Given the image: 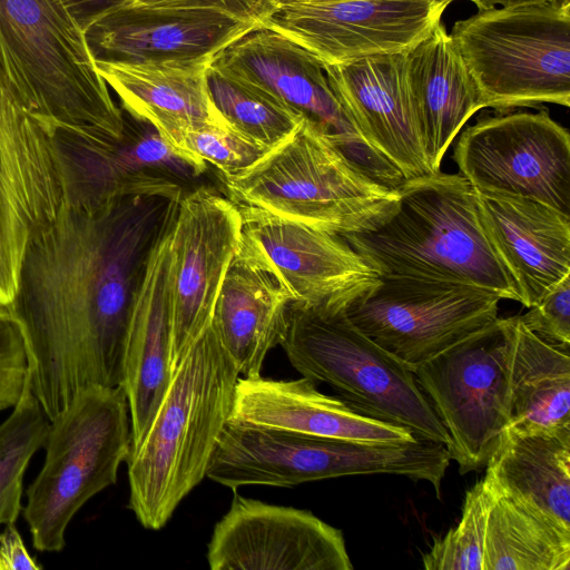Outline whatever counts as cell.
<instances>
[{"label":"cell","mask_w":570,"mask_h":570,"mask_svg":"<svg viewBox=\"0 0 570 570\" xmlns=\"http://www.w3.org/2000/svg\"><path fill=\"white\" fill-rule=\"evenodd\" d=\"M184 193L176 180L135 175L96 207L62 205L28 242L8 308L49 421L87 387L122 385L136 293Z\"/></svg>","instance_id":"6da1fadb"},{"label":"cell","mask_w":570,"mask_h":570,"mask_svg":"<svg viewBox=\"0 0 570 570\" xmlns=\"http://www.w3.org/2000/svg\"><path fill=\"white\" fill-rule=\"evenodd\" d=\"M238 379L209 325L175 368L149 430L127 460L129 507L145 529L164 528L206 478Z\"/></svg>","instance_id":"7a4b0ae2"},{"label":"cell","mask_w":570,"mask_h":570,"mask_svg":"<svg viewBox=\"0 0 570 570\" xmlns=\"http://www.w3.org/2000/svg\"><path fill=\"white\" fill-rule=\"evenodd\" d=\"M397 191L396 208L381 225L341 236L380 276L462 283L521 303L463 176L439 170L405 180Z\"/></svg>","instance_id":"3957f363"},{"label":"cell","mask_w":570,"mask_h":570,"mask_svg":"<svg viewBox=\"0 0 570 570\" xmlns=\"http://www.w3.org/2000/svg\"><path fill=\"white\" fill-rule=\"evenodd\" d=\"M219 177L237 204L338 236L376 228L399 203L397 188L362 173L305 118L254 165Z\"/></svg>","instance_id":"277c9868"},{"label":"cell","mask_w":570,"mask_h":570,"mask_svg":"<svg viewBox=\"0 0 570 570\" xmlns=\"http://www.w3.org/2000/svg\"><path fill=\"white\" fill-rule=\"evenodd\" d=\"M0 62L51 128L121 138V107L62 0H0Z\"/></svg>","instance_id":"5b68a950"},{"label":"cell","mask_w":570,"mask_h":570,"mask_svg":"<svg viewBox=\"0 0 570 570\" xmlns=\"http://www.w3.org/2000/svg\"><path fill=\"white\" fill-rule=\"evenodd\" d=\"M279 345L297 372L332 386L354 411L450 445L414 373L361 332L344 309L291 303Z\"/></svg>","instance_id":"8992f818"},{"label":"cell","mask_w":570,"mask_h":570,"mask_svg":"<svg viewBox=\"0 0 570 570\" xmlns=\"http://www.w3.org/2000/svg\"><path fill=\"white\" fill-rule=\"evenodd\" d=\"M449 463L443 444L419 438L374 444L228 420L206 476L235 490L253 484L288 488L346 475L392 474L426 481L439 491Z\"/></svg>","instance_id":"52a82bcc"},{"label":"cell","mask_w":570,"mask_h":570,"mask_svg":"<svg viewBox=\"0 0 570 570\" xmlns=\"http://www.w3.org/2000/svg\"><path fill=\"white\" fill-rule=\"evenodd\" d=\"M43 465L27 490L23 517L33 548L59 552L69 522L94 495L117 481L131 448L121 386H90L49 422Z\"/></svg>","instance_id":"ba28073f"},{"label":"cell","mask_w":570,"mask_h":570,"mask_svg":"<svg viewBox=\"0 0 570 570\" xmlns=\"http://www.w3.org/2000/svg\"><path fill=\"white\" fill-rule=\"evenodd\" d=\"M450 36L483 108L570 106V1L479 10Z\"/></svg>","instance_id":"9c48e42d"},{"label":"cell","mask_w":570,"mask_h":570,"mask_svg":"<svg viewBox=\"0 0 570 570\" xmlns=\"http://www.w3.org/2000/svg\"><path fill=\"white\" fill-rule=\"evenodd\" d=\"M513 321L497 317L413 371L448 431V452L461 474L485 468L507 433Z\"/></svg>","instance_id":"30bf717a"},{"label":"cell","mask_w":570,"mask_h":570,"mask_svg":"<svg viewBox=\"0 0 570 570\" xmlns=\"http://www.w3.org/2000/svg\"><path fill=\"white\" fill-rule=\"evenodd\" d=\"M501 299L462 283L380 276L344 312L361 332L413 372L492 323Z\"/></svg>","instance_id":"8fae6325"},{"label":"cell","mask_w":570,"mask_h":570,"mask_svg":"<svg viewBox=\"0 0 570 570\" xmlns=\"http://www.w3.org/2000/svg\"><path fill=\"white\" fill-rule=\"evenodd\" d=\"M210 65L266 91L314 122L376 183L396 189L406 180L352 124L331 88L324 63L287 36L257 24L217 52Z\"/></svg>","instance_id":"7c38bea8"},{"label":"cell","mask_w":570,"mask_h":570,"mask_svg":"<svg viewBox=\"0 0 570 570\" xmlns=\"http://www.w3.org/2000/svg\"><path fill=\"white\" fill-rule=\"evenodd\" d=\"M62 204L51 126L0 62V306L14 297L28 242Z\"/></svg>","instance_id":"4fadbf2b"},{"label":"cell","mask_w":570,"mask_h":570,"mask_svg":"<svg viewBox=\"0 0 570 570\" xmlns=\"http://www.w3.org/2000/svg\"><path fill=\"white\" fill-rule=\"evenodd\" d=\"M453 158L476 193L529 198L570 216V136L547 109L479 118Z\"/></svg>","instance_id":"5bb4252c"},{"label":"cell","mask_w":570,"mask_h":570,"mask_svg":"<svg viewBox=\"0 0 570 570\" xmlns=\"http://www.w3.org/2000/svg\"><path fill=\"white\" fill-rule=\"evenodd\" d=\"M237 206L242 224L235 258L273 276L292 303L344 309L380 279L341 236L255 206Z\"/></svg>","instance_id":"9a60e30c"},{"label":"cell","mask_w":570,"mask_h":570,"mask_svg":"<svg viewBox=\"0 0 570 570\" xmlns=\"http://www.w3.org/2000/svg\"><path fill=\"white\" fill-rule=\"evenodd\" d=\"M240 224L237 204L213 187L198 186L180 198L171 228L174 370L212 323L237 253Z\"/></svg>","instance_id":"2e32d148"},{"label":"cell","mask_w":570,"mask_h":570,"mask_svg":"<svg viewBox=\"0 0 570 570\" xmlns=\"http://www.w3.org/2000/svg\"><path fill=\"white\" fill-rule=\"evenodd\" d=\"M448 0H337L278 8L266 24L324 65L405 52L441 22Z\"/></svg>","instance_id":"e0dca14e"},{"label":"cell","mask_w":570,"mask_h":570,"mask_svg":"<svg viewBox=\"0 0 570 570\" xmlns=\"http://www.w3.org/2000/svg\"><path fill=\"white\" fill-rule=\"evenodd\" d=\"M212 570H351L343 532L311 511L234 494L207 549Z\"/></svg>","instance_id":"ac0fdd59"},{"label":"cell","mask_w":570,"mask_h":570,"mask_svg":"<svg viewBox=\"0 0 570 570\" xmlns=\"http://www.w3.org/2000/svg\"><path fill=\"white\" fill-rule=\"evenodd\" d=\"M255 26L217 10L129 2L92 22L85 37L95 62L212 61Z\"/></svg>","instance_id":"d6986e66"},{"label":"cell","mask_w":570,"mask_h":570,"mask_svg":"<svg viewBox=\"0 0 570 570\" xmlns=\"http://www.w3.org/2000/svg\"><path fill=\"white\" fill-rule=\"evenodd\" d=\"M343 110L363 138L405 177L434 174L424 153L404 69V52L324 65Z\"/></svg>","instance_id":"ffe728a7"},{"label":"cell","mask_w":570,"mask_h":570,"mask_svg":"<svg viewBox=\"0 0 570 570\" xmlns=\"http://www.w3.org/2000/svg\"><path fill=\"white\" fill-rule=\"evenodd\" d=\"M171 228L150 255L136 293L127 334L121 387L128 402L132 448L140 444L149 430L175 371L171 354Z\"/></svg>","instance_id":"44dd1931"},{"label":"cell","mask_w":570,"mask_h":570,"mask_svg":"<svg viewBox=\"0 0 570 570\" xmlns=\"http://www.w3.org/2000/svg\"><path fill=\"white\" fill-rule=\"evenodd\" d=\"M476 194L488 238L529 308L570 275V216L529 198Z\"/></svg>","instance_id":"7402d4cb"},{"label":"cell","mask_w":570,"mask_h":570,"mask_svg":"<svg viewBox=\"0 0 570 570\" xmlns=\"http://www.w3.org/2000/svg\"><path fill=\"white\" fill-rule=\"evenodd\" d=\"M309 435L374 444L414 441L406 429L365 416L341 399L325 395L307 377H239L230 419Z\"/></svg>","instance_id":"603a6c76"},{"label":"cell","mask_w":570,"mask_h":570,"mask_svg":"<svg viewBox=\"0 0 570 570\" xmlns=\"http://www.w3.org/2000/svg\"><path fill=\"white\" fill-rule=\"evenodd\" d=\"M209 63L96 62V67L120 99L121 109L151 125L170 146L178 149L187 130L206 124L226 122L208 91Z\"/></svg>","instance_id":"cb8c5ba5"},{"label":"cell","mask_w":570,"mask_h":570,"mask_svg":"<svg viewBox=\"0 0 570 570\" xmlns=\"http://www.w3.org/2000/svg\"><path fill=\"white\" fill-rule=\"evenodd\" d=\"M404 69L424 153L436 173L458 132L483 105L441 22L404 52Z\"/></svg>","instance_id":"d4e9b609"},{"label":"cell","mask_w":570,"mask_h":570,"mask_svg":"<svg viewBox=\"0 0 570 570\" xmlns=\"http://www.w3.org/2000/svg\"><path fill=\"white\" fill-rule=\"evenodd\" d=\"M292 298L268 273L234 258L215 304L212 327L239 375H261L279 345Z\"/></svg>","instance_id":"484cf974"},{"label":"cell","mask_w":570,"mask_h":570,"mask_svg":"<svg viewBox=\"0 0 570 570\" xmlns=\"http://www.w3.org/2000/svg\"><path fill=\"white\" fill-rule=\"evenodd\" d=\"M484 476L570 533V429L507 432Z\"/></svg>","instance_id":"4316f807"},{"label":"cell","mask_w":570,"mask_h":570,"mask_svg":"<svg viewBox=\"0 0 570 570\" xmlns=\"http://www.w3.org/2000/svg\"><path fill=\"white\" fill-rule=\"evenodd\" d=\"M507 432L570 429L569 350L549 344L514 316L509 353Z\"/></svg>","instance_id":"83f0119b"},{"label":"cell","mask_w":570,"mask_h":570,"mask_svg":"<svg viewBox=\"0 0 570 570\" xmlns=\"http://www.w3.org/2000/svg\"><path fill=\"white\" fill-rule=\"evenodd\" d=\"M482 480L489 501L483 570H569L570 533Z\"/></svg>","instance_id":"f1b7e54d"},{"label":"cell","mask_w":570,"mask_h":570,"mask_svg":"<svg viewBox=\"0 0 570 570\" xmlns=\"http://www.w3.org/2000/svg\"><path fill=\"white\" fill-rule=\"evenodd\" d=\"M207 85L212 101L226 122L269 149L287 139L303 120L299 114L272 95L210 63Z\"/></svg>","instance_id":"f546056e"},{"label":"cell","mask_w":570,"mask_h":570,"mask_svg":"<svg viewBox=\"0 0 570 570\" xmlns=\"http://www.w3.org/2000/svg\"><path fill=\"white\" fill-rule=\"evenodd\" d=\"M0 424V524H14L21 507L23 475L33 454L45 445L49 419L26 390Z\"/></svg>","instance_id":"4dcf8cb0"},{"label":"cell","mask_w":570,"mask_h":570,"mask_svg":"<svg viewBox=\"0 0 570 570\" xmlns=\"http://www.w3.org/2000/svg\"><path fill=\"white\" fill-rule=\"evenodd\" d=\"M488 493L483 480L465 492L462 515L455 528L435 538L422 554L426 570H483Z\"/></svg>","instance_id":"1f68e13d"},{"label":"cell","mask_w":570,"mask_h":570,"mask_svg":"<svg viewBox=\"0 0 570 570\" xmlns=\"http://www.w3.org/2000/svg\"><path fill=\"white\" fill-rule=\"evenodd\" d=\"M178 149L213 165L223 176H233L247 169L271 150L239 134L227 122L206 124L187 130Z\"/></svg>","instance_id":"d6a6232c"},{"label":"cell","mask_w":570,"mask_h":570,"mask_svg":"<svg viewBox=\"0 0 570 570\" xmlns=\"http://www.w3.org/2000/svg\"><path fill=\"white\" fill-rule=\"evenodd\" d=\"M29 386V362L20 326L8 306H0V412L13 407Z\"/></svg>","instance_id":"836d02e7"},{"label":"cell","mask_w":570,"mask_h":570,"mask_svg":"<svg viewBox=\"0 0 570 570\" xmlns=\"http://www.w3.org/2000/svg\"><path fill=\"white\" fill-rule=\"evenodd\" d=\"M523 325L544 342L569 350L570 275L562 278L529 311L519 316Z\"/></svg>","instance_id":"e575fe53"},{"label":"cell","mask_w":570,"mask_h":570,"mask_svg":"<svg viewBox=\"0 0 570 570\" xmlns=\"http://www.w3.org/2000/svg\"><path fill=\"white\" fill-rule=\"evenodd\" d=\"M131 3L158 8H198L222 11L242 21L261 24L277 7L274 0H132Z\"/></svg>","instance_id":"d590c367"},{"label":"cell","mask_w":570,"mask_h":570,"mask_svg":"<svg viewBox=\"0 0 570 570\" xmlns=\"http://www.w3.org/2000/svg\"><path fill=\"white\" fill-rule=\"evenodd\" d=\"M0 557L4 570L41 569L36 560L29 554L14 524H7L6 529L0 534Z\"/></svg>","instance_id":"8d00e7d4"},{"label":"cell","mask_w":570,"mask_h":570,"mask_svg":"<svg viewBox=\"0 0 570 570\" xmlns=\"http://www.w3.org/2000/svg\"><path fill=\"white\" fill-rule=\"evenodd\" d=\"M131 1L132 0H62L67 10L83 31L100 17Z\"/></svg>","instance_id":"74e56055"},{"label":"cell","mask_w":570,"mask_h":570,"mask_svg":"<svg viewBox=\"0 0 570 570\" xmlns=\"http://www.w3.org/2000/svg\"><path fill=\"white\" fill-rule=\"evenodd\" d=\"M476 6L479 10H489L493 8L519 7L529 4H540L552 1L570 0H469Z\"/></svg>","instance_id":"f35d334b"},{"label":"cell","mask_w":570,"mask_h":570,"mask_svg":"<svg viewBox=\"0 0 570 570\" xmlns=\"http://www.w3.org/2000/svg\"><path fill=\"white\" fill-rule=\"evenodd\" d=\"M274 1L278 9V8L291 7V6H296V4L320 3V2H330V1H337V0H274Z\"/></svg>","instance_id":"ab89813d"},{"label":"cell","mask_w":570,"mask_h":570,"mask_svg":"<svg viewBox=\"0 0 570 570\" xmlns=\"http://www.w3.org/2000/svg\"><path fill=\"white\" fill-rule=\"evenodd\" d=\"M0 570H4L1 557H0Z\"/></svg>","instance_id":"60d3db41"},{"label":"cell","mask_w":570,"mask_h":570,"mask_svg":"<svg viewBox=\"0 0 570 570\" xmlns=\"http://www.w3.org/2000/svg\"><path fill=\"white\" fill-rule=\"evenodd\" d=\"M448 1L452 2V1H454V0H448Z\"/></svg>","instance_id":"b9f144b4"}]
</instances>
